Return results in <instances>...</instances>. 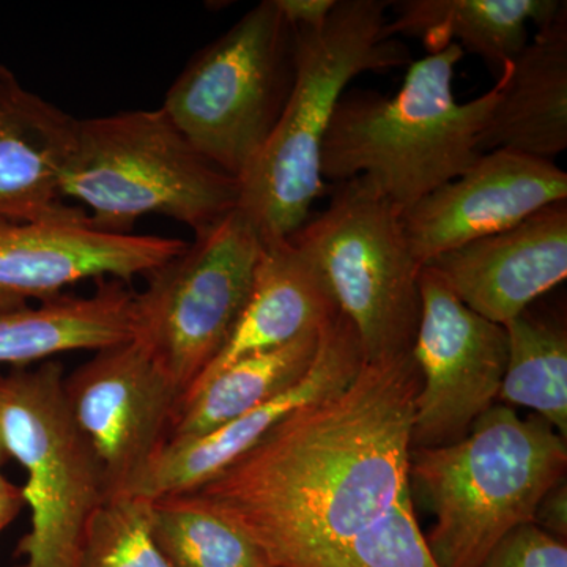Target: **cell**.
<instances>
[{
    "label": "cell",
    "mask_w": 567,
    "mask_h": 567,
    "mask_svg": "<svg viewBox=\"0 0 567 567\" xmlns=\"http://www.w3.org/2000/svg\"><path fill=\"white\" fill-rule=\"evenodd\" d=\"M420 386L412 352L364 363L346 390L298 409L194 492L275 567H339L412 491Z\"/></svg>",
    "instance_id": "6da1fadb"
},
{
    "label": "cell",
    "mask_w": 567,
    "mask_h": 567,
    "mask_svg": "<svg viewBox=\"0 0 567 567\" xmlns=\"http://www.w3.org/2000/svg\"><path fill=\"white\" fill-rule=\"evenodd\" d=\"M462 59L453 43L410 63L391 99L371 89L346 91L323 137L322 177H363L404 213L464 174L483 155L477 142L499 84L457 103L453 81Z\"/></svg>",
    "instance_id": "7a4b0ae2"
},
{
    "label": "cell",
    "mask_w": 567,
    "mask_h": 567,
    "mask_svg": "<svg viewBox=\"0 0 567 567\" xmlns=\"http://www.w3.org/2000/svg\"><path fill=\"white\" fill-rule=\"evenodd\" d=\"M390 6L383 0H338L319 28H293L292 92L262 152L240 181L237 210L264 244L298 233L323 193V137L350 81L412 63L409 48L386 37Z\"/></svg>",
    "instance_id": "3957f363"
},
{
    "label": "cell",
    "mask_w": 567,
    "mask_h": 567,
    "mask_svg": "<svg viewBox=\"0 0 567 567\" xmlns=\"http://www.w3.org/2000/svg\"><path fill=\"white\" fill-rule=\"evenodd\" d=\"M566 439L543 417L495 404L451 445L412 450L410 484L435 516L425 536L439 567H481L565 480Z\"/></svg>",
    "instance_id": "277c9868"
},
{
    "label": "cell",
    "mask_w": 567,
    "mask_h": 567,
    "mask_svg": "<svg viewBox=\"0 0 567 567\" xmlns=\"http://www.w3.org/2000/svg\"><path fill=\"white\" fill-rule=\"evenodd\" d=\"M63 197L89 208L93 229L133 234L162 215L199 234L238 207L240 181L186 140L159 107L78 118Z\"/></svg>",
    "instance_id": "5b68a950"
},
{
    "label": "cell",
    "mask_w": 567,
    "mask_h": 567,
    "mask_svg": "<svg viewBox=\"0 0 567 567\" xmlns=\"http://www.w3.org/2000/svg\"><path fill=\"white\" fill-rule=\"evenodd\" d=\"M295 81V31L264 0L203 48L162 110L205 158L241 181L281 117Z\"/></svg>",
    "instance_id": "8992f818"
},
{
    "label": "cell",
    "mask_w": 567,
    "mask_h": 567,
    "mask_svg": "<svg viewBox=\"0 0 567 567\" xmlns=\"http://www.w3.org/2000/svg\"><path fill=\"white\" fill-rule=\"evenodd\" d=\"M290 240L322 275L352 323L364 363L412 352L420 323V271L402 213L363 177L339 182L330 204Z\"/></svg>",
    "instance_id": "52a82bcc"
},
{
    "label": "cell",
    "mask_w": 567,
    "mask_h": 567,
    "mask_svg": "<svg viewBox=\"0 0 567 567\" xmlns=\"http://www.w3.org/2000/svg\"><path fill=\"white\" fill-rule=\"evenodd\" d=\"M0 434L9 457L28 473L22 486L31 532L17 567H80L89 525L106 502L102 465L74 424L62 365L14 368L0 377Z\"/></svg>",
    "instance_id": "ba28073f"
},
{
    "label": "cell",
    "mask_w": 567,
    "mask_h": 567,
    "mask_svg": "<svg viewBox=\"0 0 567 567\" xmlns=\"http://www.w3.org/2000/svg\"><path fill=\"white\" fill-rule=\"evenodd\" d=\"M264 241L235 208L196 234L169 262L145 276L137 293V336L183 395L229 342L249 292Z\"/></svg>",
    "instance_id": "9c48e42d"
},
{
    "label": "cell",
    "mask_w": 567,
    "mask_h": 567,
    "mask_svg": "<svg viewBox=\"0 0 567 567\" xmlns=\"http://www.w3.org/2000/svg\"><path fill=\"white\" fill-rule=\"evenodd\" d=\"M421 315L412 354L421 374L412 450L451 445L496 404L507 363V334L453 293L427 267L420 271Z\"/></svg>",
    "instance_id": "30bf717a"
},
{
    "label": "cell",
    "mask_w": 567,
    "mask_h": 567,
    "mask_svg": "<svg viewBox=\"0 0 567 567\" xmlns=\"http://www.w3.org/2000/svg\"><path fill=\"white\" fill-rule=\"evenodd\" d=\"M74 424L99 457L107 498L126 494L169 439L181 393L140 339L63 377Z\"/></svg>",
    "instance_id": "8fae6325"
},
{
    "label": "cell",
    "mask_w": 567,
    "mask_h": 567,
    "mask_svg": "<svg viewBox=\"0 0 567 567\" xmlns=\"http://www.w3.org/2000/svg\"><path fill=\"white\" fill-rule=\"evenodd\" d=\"M186 241L111 234L91 223H25L0 218V315L47 301L84 279L132 282L169 262Z\"/></svg>",
    "instance_id": "7c38bea8"
},
{
    "label": "cell",
    "mask_w": 567,
    "mask_h": 567,
    "mask_svg": "<svg viewBox=\"0 0 567 567\" xmlns=\"http://www.w3.org/2000/svg\"><path fill=\"white\" fill-rule=\"evenodd\" d=\"M559 200H567V174L557 164L494 151L402 213V223L423 267L458 246L511 229Z\"/></svg>",
    "instance_id": "4fadbf2b"
},
{
    "label": "cell",
    "mask_w": 567,
    "mask_h": 567,
    "mask_svg": "<svg viewBox=\"0 0 567 567\" xmlns=\"http://www.w3.org/2000/svg\"><path fill=\"white\" fill-rule=\"evenodd\" d=\"M363 364L357 331L338 312L320 328L315 361L297 385L208 434L185 442H166L126 494L156 498L197 491L262 442L268 432L298 409L346 390Z\"/></svg>",
    "instance_id": "5bb4252c"
},
{
    "label": "cell",
    "mask_w": 567,
    "mask_h": 567,
    "mask_svg": "<svg viewBox=\"0 0 567 567\" xmlns=\"http://www.w3.org/2000/svg\"><path fill=\"white\" fill-rule=\"evenodd\" d=\"M423 267L434 270L466 308L506 324L566 279L567 200Z\"/></svg>",
    "instance_id": "9a60e30c"
},
{
    "label": "cell",
    "mask_w": 567,
    "mask_h": 567,
    "mask_svg": "<svg viewBox=\"0 0 567 567\" xmlns=\"http://www.w3.org/2000/svg\"><path fill=\"white\" fill-rule=\"evenodd\" d=\"M78 118L0 76V218L87 223L84 208L63 203L62 182L76 142Z\"/></svg>",
    "instance_id": "2e32d148"
},
{
    "label": "cell",
    "mask_w": 567,
    "mask_h": 567,
    "mask_svg": "<svg viewBox=\"0 0 567 567\" xmlns=\"http://www.w3.org/2000/svg\"><path fill=\"white\" fill-rule=\"evenodd\" d=\"M480 151L554 162L567 148V3L499 73Z\"/></svg>",
    "instance_id": "e0dca14e"
},
{
    "label": "cell",
    "mask_w": 567,
    "mask_h": 567,
    "mask_svg": "<svg viewBox=\"0 0 567 567\" xmlns=\"http://www.w3.org/2000/svg\"><path fill=\"white\" fill-rule=\"evenodd\" d=\"M338 312L311 259L290 238L267 241L254 271L251 292L229 342L188 393L246 357L320 330Z\"/></svg>",
    "instance_id": "ac0fdd59"
},
{
    "label": "cell",
    "mask_w": 567,
    "mask_h": 567,
    "mask_svg": "<svg viewBox=\"0 0 567 567\" xmlns=\"http://www.w3.org/2000/svg\"><path fill=\"white\" fill-rule=\"evenodd\" d=\"M137 336V293L100 279L91 297L59 295L40 306L0 315V363L25 368L73 350H103Z\"/></svg>",
    "instance_id": "d6986e66"
},
{
    "label": "cell",
    "mask_w": 567,
    "mask_h": 567,
    "mask_svg": "<svg viewBox=\"0 0 567 567\" xmlns=\"http://www.w3.org/2000/svg\"><path fill=\"white\" fill-rule=\"evenodd\" d=\"M559 0H402L391 2L386 37L420 39L429 54L457 44L499 69L516 61L528 44V25L550 21Z\"/></svg>",
    "instance_id": "ffe728a7"
},
{
    "label": "cell",
    "mask_w": 567,
    "mask_h": 567,
    "mask_svg": "<svg viewBox=\"0 0 567 567\" xmlns=\"http://www.w3.org/2000/svg\"><path fill=\"white\" fill-rule=\"evenodd\" d=\"M320 330L223 369L178 402L167 442H185L221 427L297 385L311 368Z\"/></svg>",
    "instance_id": "44dd1931"
},
{
    "label": "cell",
    "mask_w": 567,
    "mask_h": 567,
    "mask_svg": "<svg viewBox=\"0 0 567 567\" xmlns=\"http://www.w3.org/2000/svg\"><path fill=\"white\" fill-rule=\"evenodd\" d=\"M507 363L498 399L525 406L567 436V331L565 320L532 306L503 324Z\"/></svg>",
    "instance_id": "7402d4cb"
},
{
    "label": "cell",
    "mask_w": 567,
    "mask_h": 567,
    "mask_svg": "<svg viewBox=\"0 0 567 567\" xmlns=\"http://www.w3.org/2000/svg\"><path fill=\"white\" fill-rule=\"evenodd\" d=\"M152 532L173 567H275L244 529L197 492L152 498Z\"/></svg>",
    "instance_id": "603a6c76"
},
{
    "label": "cell",
    "mask_w": 567,
    "mask_h": 567,
    "mask_svg": "<svg viewBox=\"0 0 567 567\" xmlns=\"http://www.w3.org/2000/svg\"><path fill=\"white\" fill-rule=\"evenodd\" d=\"M80 567H173L153 537L152 498H106L89 525Z\"/></svg>",
    "instance_id": "cb8c5ba5"
},
{
    "label": "cell",
    "mask_w": 567,
    "mask_h": 567,
    "mask_svg": "<svg viewBox=\"0 0 567 567\" xmlns=\"http://www.w3.org/2000/svg\"><path fill=\"white\" fill-rule=\"evenodd\" d=\"M481 567H567L566 540L536 524L511 532Z\"/></svg>",
    "instance_id": "d4e9b609"
},
{
    "label": "cell",
    "mask_w": 567,
    "mask_h": 567,
    "mask_svg": "<svg viewBox=\"0 0 567 567\" xmlns=\"http://www.w3.org/2000/svg\"><path fill=\"white\" fill-rule=\"evenodd\" d=\"M535 524L551 536L567 537V486L566 477L550 488L536 509Z\"/></svg>",
    "instance_id": "484cf974"
},
{
    "label": "cell",
    "mask_w": 567,
    "mask_h": 567,
    "mask_svg": "<svg viewBox=\"0 0 567 567\" xmlns=\"http://www.w3.org/2000/svg\"><path fill=\"white\" fill-rule=\"evenodd\" d=\"M338 0H276L293 28H319L330 17Z\"/></svg>",
    "instance_id": "4316f807"
},
{
    "label": "cell",
    "mask_w": 567,
    "mask_h": 567,
    "mask_svg": "<svg viewBox=\"0 0 567 567\" xmlns=\"http://www.w3.org/2000/svg\"><path fill=\"white\" fill-rule=\"evenodd\" d=\"M24 505L22 488L10 483L0 472V532L21 513Z\"/></svg>",
    "instance_id": "83f0119b"
},
{
    "label": "cell",
    "mask_w": 567,
    "mask_h": 567,
    "mask_svg": "<svg viewBox=\"0 0 567 567\" xmlns=\"http://www.w3.org/2000/svg\"><path fill=\"white\" fill-rule=\"evenodd\" d=\"M9 454H7L6 446H3L2 434H0V466L6 464Z\"/></svg>",
    "instance_id": "f1b7e54d"
},
{
    "label": "cell",
    "mask_w": 567,
    "mask_h": 567,
    "mask_svg": "<svg viewBox=\"0 0 567 567\" xmlns=\"http://www.w3.org/2000/svg\"><path fill=\"white\" fill-rule=\"evenodd\" d=\"M9 69H7V66H3L2 63H0V76H2V74H6V73H9Z\"/></svg>",
    "instance_id": "f546056e"
}]
</instances>
